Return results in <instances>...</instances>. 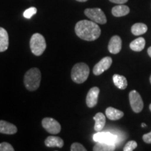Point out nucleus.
I'll list each match as a JSON object with an SVG mask.
<instances>
[{"instance_id":"1","label":"nucleus","mask_w":151,"mask_h":151,"mask_svg":"<svg viewBox=\"0 0 151 151\" xmlns=\"http://www.w3.org/2000/svg\"><path fill=\"white\" fill-rule=\"evenodd\" d=\"M75 32L83 40L93 41L100 37L101 29L96 22L92 20H83L76 24Z\"/></svg>"},{"instance_id":"2","label":"nucleus","mask_w":151,"mask_h":151,"mask_svg":"<svg viewBox=\"0 0 151 151\" xmlns=\"http://www.w3.org/2000/svg\"><path fill=\"white\" fill-rule=\"evenodd\" d=\"M41 80V71L38 68H32L24 76V84L29 91H35L39 88Z\"/></svg>"},{"instance_id":"3","label":"nucleus","mask_w":151,"mask_h":151,"mask_svg":"<svg viewBox=\"0 0 151 151\" xmlns=\"http://www.w3.org/2000/svg\"><path fill=\"white\" fill-rule=\"evenodd\" d=\"M90 74V68L83 62L77 63L71 70V79L76 83H83L86 81Z\"/></svg>"},{"instance_id":"4","label":"nucleus","mask_w":151,"mask_h":151,"mask_svg":"<svg viewBox=\"0 0 151 151\" xmlns=\"http://www.w3.org/2000/svg\"><path fill=\"white\" fill-rule=\"evenodd\" d=\"M31 51L35 55L40 56L46 48V39L39 33H35L32 36L29 42Z\"/></svg>"},{"instance_id":"5","label":"nucleus","mask_w":151,"mask_h":151,"mask_svg":"<svg viewBox=\"0 0 151 151\" xmlns=\"http://www.w3.org/2000/svg\"><path fill=\"white\" fill-rule=\"evenodd\" d=\"M84 14L92 21L97 24H104L106 23L107 22L106 17L104 13L99 8L86 9L84 11Z\"/></svg>"},{"instance_id":"6","label":"nucleus","mask_w":151,"mask_h":151,"mask_svg":"<svg viewBox=\"0 0 151 151\" xmlns=\"http://www.w3.org/2000/svg\"><path fill=\"white\" fill-rule=\"evenodd\" d=\"M130 106L132 111L135 113H140L143 109V101L140 94L136 90H132L129 94Z\"/></svg>"},{"instance_id":"7","label":"nucleus","mask_w":151,"mask_h":151,"mask_svg":"<svg viewBox=\"0 0 151 151\" xmlns=\"http://www.w3.org/2000/svg\"><path fill=\"white\" fill-rule=\"evenodd\" d=\"M42 126L48 133L57 134L61 131V125L56 120L52 118H45L42 120Z\"/></svg>"},{"instance_id":"8","label":"nucleus","mask_w":151,"mask_h":151,"mask_svg":"<svg viewBox=\"0 0 151 151\" xmlns=\"http://www.w3.org/2000/svg\"><path fill=\"white\" fill-rule=\"evenodd\" d=\"M112 58L110 57H105L100 61L96 64L93 68V73L95 76H99L101 74L105 71L108 70L112 65Z\"/></svg>"},{"instance_id":"9","label":"nucleus","mask_w":151,"mask_h":151,"mask_svg":"<svg viewBox=\"0 0 151 151\" xmlns=\"http://www.w3.org/2000/svg\"><path fill=\"white\" fill-rule=\"evenodd\" d=\"M93 139L96 142H104L115 144L117 142L118 138L116 135L109 132H100L93 135Z\"/></svg>"},{"instance_id":"10","label":"nucleus","mask_w":151,"mask_h":151,"mask_svg":"<svg viewBox=\"0 0 151 151\" xmlns=\"http://www.w3.org/2000/svg\"><path fill=\"white\" fill-rule=\"evenodd\" d=\"M99 92V88L98 87H93L88 92L86 97V104L89 108H93L97 105Z\"/></svg>"},{"instance_id":"11","label":"nucleus","mask_w":151,"mask_h":151,"mask_svg":"<svg viewBox=\"0 0 151 151\" xmlns=\"http://www.w3.org/2000/svg\"><path fill=\"white\" fill-rule=\"evenodd\" d=\"M109 51L112 54H118L122 49V40L118 35L111 37L108 46Z\"/></svg>"},{"instance_id":"12","label":"nucleus","mask_w":151,"mask_h":151,"mask_svg":"<svg viewBox=\"0 0 151 151\" xmlns=\"http://www.w3.org/2000/svg\"><path fill=\"white\" fill-rule=\"evenodd\" d=\"M17 131L18 129L14 124L5 120H0V133L5 134H14Z\"/></svg>"},{"instance_id":"13","label":"nucleus","mask_w":151,"mask_h":151,"mask_svg":"<svg viewBox=\"0 0 151 151\" xmlns=\"http://www.w3.org/2000/svg\"><path fill=\"white\" fill-rule=\"evenodd\" d=\"M45 145L49 148H62L64 146V141L59 137L50 136L45 140Z\"/></svg>"},{"instance_id":"14","label":"nucleus","mask_w":151,"mask_h":151,"mask_svg":"<svg viewBox=\"0 0 151 151\" xmlns=\"http://www.w3.org/2000/svg\"><path fill=\"white\" fill-rule=\"evenodd\" d=\"M9 35L3 27H0V52H4L9 47Z\"/></svg>"},{"instance_id":"15","label":"nucleus","mask_w":151,"mask_h":151,"mask_svg":"<svg viewBox=\"0 0 151 151\" xmlns=\"http://www.w3.org/2000/svg\"><path fill=\"white\" fill-rule=\"evenodd\" d=\"M106 116L111 120H118L124 116V113L113 107H109L106 109Z\"/></svg>"},{"instance_id":"16","label":"nucleus","mask_w":151,"mask_h":151,"mask_svg":"<svg viewBox=\"0 0 151 151\" xmlns=\"http://www.w3.org/2000/svg\"><path fill=\"white\" fill-rule=\"evenodd\" d=\"M93 119L95 121V124H94V129L96 132H101L104 127L106 124V117L105 115H104L102 113H97L94 116Z\"/></svg>"},{"instance_id":"17","label":"nucleus","mask_w":151,"mask_h":151,"mask_svg":"<svg viewBox=\"0 0 151 151\" xmlns=\"http://www.w3.org/2000/svg\"><path fill=\"white\" fill-rule=\"evenodd\" d=\"M129 8L127 6L123 4H119L114 6L112 9V14L115 17H122L127 15L129 13Z\"/></svg>"},{"instance_id":"18","label":"nucleus","mask_w":151,"mask_h":151,"mask_svg":"<svg viewBox=\"0 0 151 151\" xmlns=\"http://www.w3.org/2000/svg\"><path fill=\"white\" fill-rule=\"evenodd\" d=\"M146 46V41L143 37H139L132 41L129 44V48L136 52H140Z\"/></svg>"},{"instance_id":"19","label":"nucleus","mask_w":151,"mask_h":151,"mask_svg":"<svg viewBox=\"0 0 151 151\" xmlns=\"http://www.w3.org/2000/svg\"><path fill=\"white\" fill-rule=\"evenodd\" d=\"M114 85L120 90H124L127 87V81L124 76L119 74H114L113 76Z\"/></svg>"},{"instance_id":"20","label":"nucleus","mask_w":151,"mask_h":151,"mask_svg":"<svg viewBox=\"0 0 151 151\" xmlns=\"http://www.w3.org/2000/svg\"><path fill=\"white\" fill-rule=\"evenodd\" d=\"M132 33L135 36H140L145 34L148 30V27L146 24L141 23V22H138L133 24L132 27Z\"/></svg>"},{"instance_id":"21","label":"nucleus","mask_w":151,"mask_h":151,"mask_svg":"<svg viewBox=\"0 0 151 151\" xmlns=\"http://www.w3.org/2000/svg\"><path fill=\"white\" fill-rule=\"evenodd\" d=\"M115 144L104 142H97L94 145V151H113L115 150Z\"/></svg>"},{"instance_id":"22","label":"nucleus","mask_w":151,"mask_h":151,"mask_svg":"<svg viewBox=\"0 0 151 151\" xmlns=\"http://www.w3.org/2000/svg\"><path fill=\"white\" fill-rule=\"evenodd\" d=\"M37 12V9L35 8V7H30L28 9H27L26 11H24V14H23V16L25 18L29 19L32 17L34 15H35Z\"/></svg>"},{"instance_id":"23","label":"nucleus","mask_w":151,"mask_h":151,"mask_svg":"<svg viewBox=\"0 0 151 151\" xmlns=\"http://www.w3.org/2000/svg\"><path fill=\"white\" fill-rule=\"evenodd\" d=\"M137 147V143L135 141H130L126 143L124 146V151H132Z\"/></svg>"},{"instance_id":"24","label":"nucleus","mask_w":151,"mask_h":151,"mask_svg":"<svg viewBox=\"0 0 151 151\" xmlns=\"http://www.w3.org/2000/svg\"><path fill=\"white\" fill-rule=\"evenodd\" d=\"M0 151H14V148L10 143L3 142L0 143Z\"/></svg>"},{"instance_id":"25","label":"nucleus","mask_w":151,"mask_h":151,"mask_svg":"<svg viewBox=\"0 0 151 151\" xmlns=\"http://www.w3.org/2000/svg\"><path fill=\"white\" fill-rule=\"evenodd\" d=\"M71 151H86V148L79 143H73L71 146Z\"/></svg>"},{"instance_id":"26","label":"nucleus","mask_w":151,"mask_h":151,"mask_svg":"<svg viewBox=\"0 0 151 151\" xmlns=\"http://www.w3.org/2000/svg\"><path fill=\"white\" fill-rule=\"evenodd\" d=\"M143 140L146 143H151V132L143 136Z\"/></svg>"},{"instance_id":"27","label":"nucleus","mask_w":151,"mask_h":151,"mask_svg":"<svg viewBox=\"0 0 151 151\" xmlns=\"http://www.w3.org/2000/svg\"><path fill=\"white\" fill-rule=\"evenodd\" d=\"M112 3L117 4H123L127 2L128 0H109Z\"/></svg>"},{"instance_id":"28","label":"nucleus","mask_w":151,"mask_h":151,"mask_svg":"<svg viewBox=\"0 0 151 151\" xmlns=\"http://www.w3.org/2000/svg\"><path fill=\"white\" fill-rule=\"evenodd\" d=\"M148 55L151 58V46L149 47L148 49Z\"/></svg>"},{"instance_id":"29","label":"nucleus","mask_w":151,"mask_h":151,"mask_svg":"<svg viewBox=\"0 0 151 151\" xmlns=\"http://www.w3.org/2000/svg\"><path fill=\"white\" fill-rule=\"evenodd\" d=\"M77 1H80V2H85V1H87L88 0H76Z\"/></svg>"},{"instance_id":"30","label":"nucleus","mask_w":151,"mask_h":151,"mask_svg":"<svg viewBox=\"0 0 151 151\" xmlns=\"http://www.w3.org/2000/svg\"><path fill=\"white\" fill-rule=\"evenodd\" d=\"M141 126H142V127H146V124L145 123H142L141 124Z\"/></svg>"},{"instance_id":"31","label":"nucleus","mask_w":151,"mask_h":151,"mask_svg":"<svg viewBox=\"0 0 151 151\" xmlns=\"http://www.w3.org/2000/svg\"><path fill=\"white\" fill-rule=\"evenodd\" d=\"M149 109H150V110L151 111V104H150V106H149Z\"/></svg>"},{"instance_id":"32","label":"nucleus","mask_w":151,"mask_h":151,"mask_svg":"<svg viewBox=\"0 0 151 151\" xmlns=\"http://www.w3.org/2000/svg\"><path fill=\"white\" fill-rule=\"evenodd\" d=\"M150 84H151V75H150Z\"/></svg>"}]
</instances>
